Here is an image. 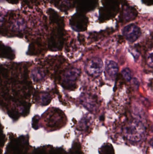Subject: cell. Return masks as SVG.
Returning <instances> with one entry per match:
<instances>
[{"label":"cell","instance_id":"6da1fadb","mask_svg":"<svg viewBox=\"0 0 153 154\" xmlns=\"http://www.w3.org/2000/svg\"><path fill=\"white\" fill-rule=\"evenodd\" d=\"M103 69L102 60L99 58L94 57L88 60L86 63L85 69L91 76L98 77L100 75Z\"/></svg>","mask_w":153,"mask_h":154},{"label":"cell","instance_id":"7a4b0ae2","mask_svg":"<svg viewBox=\"0 0 153 154\" xmlns=\"http://www.w3.org/2000/svg\"><path fill=\"white\" fill-rule=\"evenodd\" d=\"M123 34L127 40L130 42H134L140 37L141 30L136 24H130L124 28Z\"/></svg>","mask_w":153,"mask_h":154},{"label":"cell","instance_id":"3957f363","mask_svg":"<svg viewBox=\"0 0 153 154\" xmlns=\"http://www.w3.org/2000/svg\"><path fill=\"white\" fill-rule=\"evenodd\" d=\"M80 71L77 68L70 69L66 70L63 75L62 82L65 87L71 88L73 86L80 75Z\"/></svg>","mask_w":153,"mask_h":154},{"label":"cell","instance_id":"277c9868","mask_svg":"<svg viewBox=\"0 0 153 154\" xmlns=\"http://www.w3.org/2000/svg\"><path fill=\"white\" fill-rule=\"evenodd\" d=\"M105 69L107 77L110 79H114L118 72L117 64L113 60H107L106 63Z\"/></svg>","mask_w":153,"mask_h":154},{"label":"cell","instance_id":"5b68a950","mask_svg":"<svg viewBox=\"0 0 153 154\" xmlns=\"http://www.w3.org/2000/svg\"><path fill=\"white\" fill-rule=\"evenodd\" d=\"M26 27V22L22 19H16L13 21L11 24L12 29L15 31L20 32L24 30Z\"/></svg>","mask_w":153,"mask_h":154},{"label":"cell","instance_id":"8992f818","mask_svg":"<svg viewBox=\"0 0 153 154\" xmlns=\"http://www.w3.org/2000/svg\"><path fill=\"white\" fill-rule=\"evenodd\" d=\"M31 76L32 79L35 81L42 80L45 77V74L41 69H35L31 73Z\"/></svg>","mask_w":153,"mask_h":154},{"label":"cell","instance_id":"52a82bcc","mask_svg":"<svg viewBox=\"0 0 153 154\" xmlns=\"http://www.w3.org/2000/svg\"><path fill=\"white\" fill-rule=\"evenodd\" d=\"M122 75L127 81L129 82L132 79V73L128 68H125L122 71Z\"/></svg>","mask_w":153,"mask_h":154},{"label":"cell","instance_id":"ba28073f","mask_svg":"<svg viewBox=\"0 0 153 154\" xmlns=\"http://www.w3.org/2000/svg\"><path fill=\"white\" fill-rule=\"evenodd\" d=\"M147 63L150 67H153V54L151 53L147 57Z\"/></svg>","mask_w":153,"mask_h":154},{"label":"cell","instance_id":"9c48e42d","mask_svg":"<svg viewBox=\"0 0 153 154\" xmlns=\"http://www.w3.org/2000/svg\"><path fill=\"white\" fill-rule=\"evenodd\" d=\"M4 21V16L1 14H0V27L2 26L3 23Z\"/></svg>","mask_w":153,"mask_h":154}]
</instances>
